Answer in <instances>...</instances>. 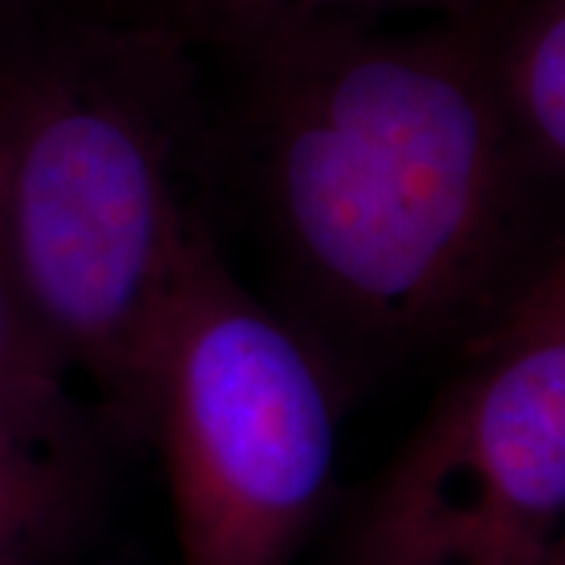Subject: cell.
<instances>
[{"mask_svg": "<svg viewBox=\"0 0 565 565\" xmlns=\"http://www.w3.org/2000/svg\"><path fill=\"white\" fill-rule=\"evenodd\" d=\"M505 327H541V330H565V255L546 267L537 280L525 289V296L512 305Z\"/></svg>", "mask_w": 565, "mask_h": 565, "instance_id": "9", "label": "cell"}, {"mask_svg": "<svg viewBox=\"0 0 565 565\" xmlns=\"http://www.w3.org/2000/svg\"><path fill=\"white\" fill-rule=\"evenodd\" d=\"M565 527V330L500 327L367 490L343 565H546Z\"/></svg>", "mask_w": 565, "mask_h": 565, "instance_id": "4", "label": "cell"}, {"mask_svg": "<svg viewBox=\"0 0 565 565\" xmlns=\"http://www.w3.org/2000/svg\"><path fill=\"white\" fill-rule=\"evenodd\" d=\"M546 565H565V527H563V534H559V541H556V546H553L550 563Z\"/></svg>", "mask_w": 565, "mask_h": 565, "instance_id": "10", "label": "cell"}, {"mask_svg": "<svg viewBox=\"0 0 565 565\" xmlns=\"http://www.w3.org/2000/svg\"><path fill=\"white\" fill-rule=\"evenodd\" d=\"M0 393L35 405H82L73 393V377L41 343L10 277L0 236Z\"/></svg>", "mask_w": 565, "mask_h": 565, "instance_id": "8", "label": "cell"}, {"mask_svg": "<svg viewBox=\"0 0 565 565\" xmlns=\"http://www.w3.org/2000/svg\"><path fill=\"white\" fill-rule=\"evenodd\" d=\"M145 434L161 449L180 565L292 563L337 468V381L233 277L207 226L163 315Z\"/></svg>", "mask_w": 565, "mask_h": 565, "instance_id": "3", "label": "cell"}, {"mask_svg": "<svg viewBox=\"0 0 565 565\" xmlns=\"http://www.w3.org/2000/svg\"><path fill=\"white\" fill-rule=\"evenodd\" d=\"M102 497V444L85 405L0 393V565H70Z\"/></svg>", "mask_w": 565, "mask_h": 565, "instance_id": "5", "label": "cell"}, {"mask_svg": "<svg viewBox=\"0 0 565 565\" xmlns=\"http://www.w3.org/2000/svg\"><path fill=\"white\" fill-rule=\"evenodd\" d=\"M185 66L173 25H92L0 79L10 277L41 343L129 430L204 230L177 180Z\"/></svg>", "mask_w": 565, "mask_h": 565, "instance_id": "2", "label": "cell"}, {"mask_svg": "<svg viewBox=\"0 0 565 565\" xmlns=\"http://www.w3.org/2000/svg\"><path fill=\"white\" fill-rule=\"evenodd\" d=\"M490 57L522 151L565 170V0H519L490 25Z\"/></svg>", "mask_w": 565, "mask_h": 565, "instance_id": "6", "label": "cell"}, {"mask_svg": "<svg viewBox=\"0 0 565 565\" xmlns=\"http://www.w3.org/2000/svg\"><path fill=\"white\" fill-rule=\"evenodd\" d=\"M223 47L245 66L264 221L315 318L371 355L446 330L503 255L522 154L484 13L305 22Z\"/></svg>", "mask_w": 565, "mask_h": 565, "instance_id": "1", "label": "cell"}, {"mask_svg": "<svg viewBox=\"0 0 565 565\" xmlns=\"http://www.w3.org/2000/svg\"><path fill=\"white\" fill-rule=\"evenodd\" d=\"M182 35L233 44L305 22H384L399 13H434L437 20L484 10V0H170Z\"/></svg>", "mask_w": 565, "mask_h": 565, "instance_id": "7", "label": "cell"}]
</instances>
